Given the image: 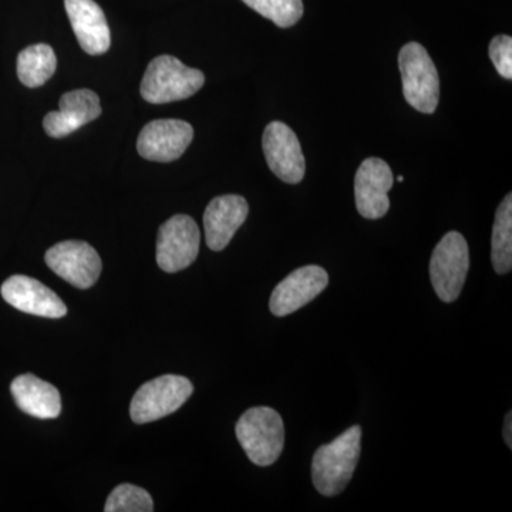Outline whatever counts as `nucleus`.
<instances>
[{
	"instance_id": "dca6fc26",
	"label": "nucleus",
	"mask_w": 512,
	"mask_h": 512,
	"mask_svg": "<svg viewBox=\"0 0 512 512\" xmlns=\"http://www.w3.org/2000/svg\"><path fill=\"white\" fill-rule=\"evenodd\" d=\"M64 6L84 52L93 56L106 53L111 36L103 9L94 0H64Z\"/></svg>"
},
{
	"instance_id": "5701e85b",
	"label": "nucleus",
	"mask_w": 512,
	"mask_h": 512,
	"mask_svg": "<svg viewBox=\"0 0 512 512\" xmlns=\"http://www.w3.org/2000/svg\"><path fill=\"white\" fill-rule=\"evenodd\" d=\"M504 440L508 447H512V414L511 412L505 416L504 423Z\"/></svg>"
},
{
	"instance_id": "6ab92c4d",
	"label": "nucleus",
	"mask_w": 512,
	"mask_h": 512,
	"mask_svg": "<svg viewBox=\"0 0 512 512\" xmlns=\"http://www.w3.org/2000/svg\"><path fill=\"white\" fill-rule=\"evenodd\" d=\"M491 261L498 275L510 274L512 269V195L498 205L495 212L493 238H491Z\"/></svg>"
},
{
	"instance_id": "1a4fd4ad",
	"label": "nucleus",
	"mask_w": 512,
	"mask_h": 512,
	"mask_svg": "<svg viewBox=\"0 0 512 512\" xmlns=\"http://www.w3.org/2000/svg\"><path fill=\"white\" fill-rule=\"evenodd\" d=\"M262 147L272 173L286 184L301 183L305 177V156L295 131L282 121L266 126Z\"/></svg>"
},
{
	"instance_id": "9d476101",
	"label": "nucleus",
	"mask_w": 512,
	"mask_h": 512,
	"mask_svg": "<svg viewBox=\"0 0 512 512\" xmlns=\"http://www.w3.org/2000/svg\"><path fill=\"white\" fill-rule=\"evenodd\" d=\"M194 138V128L184 120H154L141 130L137 150L141 157L157 163L178 160Z\"/></svg>"
},
{
	"instance_id": "423d86ee",
	"label": "nucleus",
	"mask_w": 512,
	"mask_h": 512,
	"mask_svg": "<svg viewBox=\"0 0 512 512\" xmlns=\"http://www.w3.org/2000/svg\"><path fill=\"white\" fill-rule=\"evenodd\" d=\"M194 393L187 377L164 375L144 383L131 400V420L137 424L153 423L177 412Z\"/></svg>"
},
{
	"instance_id": "4be33fe9",
	"label": "nucleus",
	"mask_w": 512,
	"mask_h": 512,
	"mask_svg": "<svg viewBox=\"0 0 512 512\" xmlns=\"http://www.w3.org/2000/svg\"><path fill=\"white\" fill-rule=\"evenodd\" d=\"M488 55L497 72L504 79H512V39L511 36H495L488 47Z\"/></svg>"
},
{
	"instance_id": "4468645a",
	"label": "nucleus",
	"mask_w": 512,
	"mask_h": 512,
	"mask_svg": "<svg viewBox=\"0 0 512 512\" xmlns=\"http://www.w3.org/2000/svg\"><path fill=\"white\" fill-rule=\"evenodd\" d=\"M59 106V111H50L43 120L46 134L52 138L69 136L101 114L99 96L87 89L64 93Z\"/></svg>"
},
{
	"instance_id": "9b49d317",
	"label": "nucleus",
	"mask_w": 512,
	"mask_h": 512,
	"mask_svg": "<svg viewBox=\"0 0 512 512\" xmlns=\"http://www.w3.org/2000/svg\"><path fill=\"white\" fill-rule=\"evenodd\" d=\"M329 285V275L318 265L295 269L276 285L269 301V309L278 318L291 315L318 298Z\"/></svg>"
},
{
	"instance_id": "f257e3e1",
	"label": "nucleus",
	"mask_w": 512,
	"mask_h": 512,
	"mask_svg": "<svg viewBox=\"0 0 512 512\" xmlns=\"http://www.w3.org/2000/svg\"><path fill=\"white\" fill-rule=\"evenodd\" d=\"M362 429L353 426L332 443L320 446L312 460V481L325 497H335L348 487L359 463Z\"/></svg>"
},
{
	"instance_id": "7ed1b4c3",
	"label": "nucleus",
	"mask_w": 512,
	"mask_h": 512,
	"mask_svg": "<svg viewBox=\"0 0 512 512\" xmlns=\"http://www.w3.org/2000/svg\"><path fill=\"white\" fill-rule=\"evenodd\" d=\"M204 83L201 70L185 66L177 57L163 55L148 64L140 92L148 103L167 104L194 96Z\"/></svg>"
},
{
	"instance_id": "ddd939ff",
	"label": "nucleus",
	"mask_w": 512,
	"mask_h": 512,
	"mask_svg": "<svg viewBox=\"0 0 512 512\" xmlns=\"http://www.w3.org/2000/svg\"><path fill=\"white\" fill-rule=\"evenodd\" d=\"M0 293L10 306L29 315L59 319L67 313V306L62 299L52 289L30 276H10L3 282Z\"/></svg>"
},
{
	"instance_id": "6e6552de",
	"label": "nucleus",
	"mask_w": 512,
	"mask_h": 512,
	"mask_svg": "<svg viewBox=\"0 0 512 512\" xmlns=\"http://www.w3.org/2000/svg\"><path fill=\"white\" fill-rule=\"evenodd\" d=\"M46 264L74 288L89 289L101 274V258L84 241H64L46 252Z\"/></svg>"
},
{
	"instance_id": "f03ea898",
	"label": "nucleus",
	"mask_w": 512,
	"mask_h": 512,
	"mask_svg": "<svg viewBox=\"0 0 512 512\" xmlns=\"http://www.w3.org/2000/svg\"><path fill=\"white\" fill-rule=\"evenodd\" d=\"M237 439L252 463L272 466L285 446L284 420L272 407H252L239 417Z\"/></svg>"
},
{
	"instance_id": "f3484780",
	"label": "nucleus",
	"mask_w": 512,
	"mask_h": 512,
	"mask_svg": "<svg viewBox=\"0 0 512 512\" xmlns=\"http://www.w3.org/2000/svg\"><path fill=\"white\" fill-rule=\"evenodd\" d=\"M13 399L23 413L37 419H56L62 413V397L53 384L35 375H20L10 384Z\"/></svg>"
},
{
	"instance_id": "20e7f679",
	"label": "nucleus",
	"mask_w": 512,
	"mask_h": 512,
	"mask_svg": "<svg viewBox=\"0 0 512 512\" xmlns=\"http://www.w3.org/2000/svg\"><path fill=\"white\" fill-rule=\"evenodd\" d=\"M399 67L407 103L420 113H434L439 106L440 77L427 50L420 43H407L400 50Z\"/></svg>"
},
{
	"instance_id": "a211bd4d",
	"label": "nucleus",
	"mask_w": 512,
	"mask_h": 512,
	"mask_svg": "<svg viewBox=\"0 0 512 512\" xmlns=\"http://www.w3.org/2000/svg\"><path fill=\"white\" fill-rule=\"evenodd\" d=\"M57 59L52 47L39 43L26 47L18 56V77L30 89L43 86L56 72Z\"/></svg>"
},
{
	"instance_id": "2eb2a0df",
	"label": "nucleus",
	"mask_w": 512,
	"mask_h": 512,
	"mask_svg": "<svg viewBox=\"0 0 512 512\" xmlns=\"http://www.w3.org/2000/svg\"><path fill=\"white\" fill-rule=\"evenodd\" d=\"M248 202L241 195H221L204 212L205 239L208 248L220 252L228 247L235 232L247 220Z\"/></svg>"
},
{
	"instance_id": "b1692460",
	"label": "nucleus",
	"mask_w": 512,
	"mask_h": 512,
	"mask_svg": "<svg viewBox=\"0 0 512 512\" xmlns=\"http://www.w3.org/2000/svg\"><path fill=\"white\" fill-rule=\"evenodd\" d=\"M403 180L404 178L402 177V175H399V177H397V181H399V183H402Z\"/></svg>"
},
{
	"instance_id": "412c9836",
	"label": "nucleus",
	"mask_w": 512,
	"mask_h": 512,
	"mask_svg": "<svg viewBox=\"0 0 512 512\" xmlns=\"http://www.w3.org/2000/svg\"><path fill=\"white\" fill-rule=\"evenodd\" d=\"M106 512H153L151 495L144 488L133 484H121L114 488L104 505Z\"/></svg>"
},
{
	"instance_id": "f8f14e48",
	"label": "nucleus",
	"mask_w": 512,
	"mask_h": 512,
	"mask_svg": "<svg viewBox=\"0 0 512 512\" xmlns=\"http://www.w3.org/2000/svg\"><path fill=\"white\" fill-rule=\"evenodd\" d=\"M393 183L392 168L386 161L375 157L363 161L355 177L356 208L363 218L379 220L387 214Z\"/></svg>"
},
{
	"instance_id": "aec40b11",
	"label": "nucleus",
	"mask_w": 512,
	"mask_h": 512,
	"mask_svg": "<svg viewBox=\"0 0 512 512\" xmlns=\"http://www.w3.org/2000/svg\"><path fill=\"white\" fill-rule=\"evenodd\" d=\"M249 8L274 22L279 28H291L303 16L302 0H242Z\"/></svg>"
},
{
	"instance_id": "0eeeda50",
	"label": "nucleus",
	"mask_w": 512,
	"mask_h": 512,
	"mask_svg": "<svg viewBox=\"0 0 512 512\" xmlns=\"http://www.w3.org/2000/svg\"><path fill=\"white\" fill-rule=\"evenodd\" d=\"M200 242L201 234L197 222L188 215H174L158 231V266L168 274L183 271L197 259Z\"/></svg>"
},
{
	"instance_id": "39448f33",
	"label": "nucleus",
	"mask_w": 512,
	"mask_h": 512,
	"mask_svg": "<svg viewBox=\"0 0 512 512\" xmlns=\"http://www.w3.org/2000/svg\"><path fill=\"white\" fill-rule=\"evenodd\" d=\"M470 269V249L460 232L450 231L441 238L430 259V279L441 301H456L463 291Z\"/></svg>"
}]
</instances>
